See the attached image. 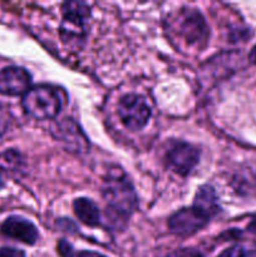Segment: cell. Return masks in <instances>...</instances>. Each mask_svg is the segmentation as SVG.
<instances>
[{
    "mask_svg": "<svg viewBox=\"0 0 256 257\" xmlns=\"http://www.w3.org/2000/svg\"><path fill=\"white\" fill-rule=\"evenodd\" d=\"M107 202L105 217L114 227L124 225L137 207V195L124 173L115 168L108 172L102 187Z\"/></svg>",
    "mask_w": 256,
    "mask_h": 257,
    "instance_id": "1",
    "label": "cell"
},
{
    "mask_svg": "<svg viewBox=\"0 0 256 257\" xmlns=\"http://www.w3.org/2000/svg\"><path fill=\"white\" fill-rule=\"evenodd\" d=\"M23 109L35 119L44 120L55 118L62 108L59 93L50 85H37L24 94Z\"/></svg>",
    "mask_w": 256,
    "mask_h": 257,
    "instance_id": "2",
    "label": "cell"
},
{
    "mask_svg": "<svg viewBox=\"0 0 256 257\" xmlns=\"http://www.w3.org/2000/svg\"><path fill=\"white\" fill-rule=\"evenodd\" d=\"M118 115L125 128L137 132L146 127L151 117V109L147 102L137 94H127L118 103Z\"/></svg>",
    "mask_w": 256,
    "mask_h": 257,
    "instance_id": "3",
    "label": "cell"
},
{
    "mask_svg": "<svg viewBox=\"0 0 256 257\" xmlns=\"http://www.w3.org/2000/svg\"><path fill=\"white\" fill-rule=\"evenodd\" d=\"M200 152L192 145L176 142L171 146L165 155L167 167L181 176H187L197 166Z\"/></svg>",
    "mask_w": 256,
    "mask_h": 257,
    "instance_id": "4",
    "label": "cell"
},
{
    "mask_svg": "<svg viewBox=\"0 0 256 257\" xmlns=\"http://www.w3.org/2000/svg\"><path fill=\"white\" fill-rule=\"evenodd\" d=\"M210 218L196 210L195 207L182 208L178 212L173 213L168 220V227L176 235L187 236L197 232L205 227Z\"/></svg>",
    "mask_w": 256,
    "mask_h": 257,
    "instance_id": "5",
    "label": "cell"
},
{
    "mask_svg": "<svg viewBox=\"0 0 256 257\" xmlns=\"http://www.w3.org/2000/svg\"><path fill=\"white\" fill-rule=\"evenodd\" d=\"M32 77L20 67H8L0 70V94L20 95L29 90Z\"/></svg>",
    "mask_w": 256,
    "mask_h": 257,
    "instance_id": "6",
    "label": "cell"
},
{
    "mask_svg": "<svg viewBox=\"0 0 256 257\" xmlns=\"http://www.w3.org/2000/svg\"><path fill=\"white\" fill-rule=\"evenodd\" d=\"M54 135L58 141L72 152H85L89 147L88 140L82 132L79 125L69 118H64L57 124Z\"/></svg>",
    "mask_w": 256,
    "mask_h": 257,
    "instance_id": "7",
    "label": "cell"
},
{
    "mask_svg": "<svg viewBox=\"0 0 256 257\" xmlns=\"http://www.w3.org/2000/svg\"><path fill=\"white\" fill-rule=\"evenodd\" d=\"M2 233L9 238L34 245L38 240V230L30 221L20 216H10L3 222Z\"/></svg>",
    "mask_w": 256,
    "mask_h": 257,
    "instance_id": "8",
    "label": "cell"
},
{
    "mask_svg": "<svg viewBox=\"0 0 256 257\" xmlns=\"http://www.w3.org/2000/svg\"><path fill=\"white\" fill-rule=\"evenodd\" d=\"M180 34L188 44L205 42L207 38V28L205 20L196 10H186L180 22Z\"/></svg>",
    "mask_w": 256,
    "mask_h": 257,
    "instance_id": "9",
    "label": "cell"
},
{
    "mask_svg": "<svg viewBox=\"0 0 256 257\" xmlns=\"http://www.w3.org/2000/svg\"><path fill=\"white\" fill-rule=\"evenodd\" d=\"M193 207L205 216H207L208 218L217 215L220 207H218L217 196H216L215 190L208 185L198 188L195 196V201H193Z\"/></svg>",
    "mask_w": 256,
    "mask_h": 257,
    "instance_id": "10",
    "label": "cell"
},
{
    "mask_svg": "<svg viewBox=\"0 0 256 257\" xmlns=\"http://www.w3.org/2000/svg\"><path fill=\"white\" fill-rule=\"evenodd\" d=\"M74 213L79 221H82L84 225L88 226H98L99 225V210L95 206L93 201L88 198H77L73 203Z\"/></svg>",
    "mask_w": 256,
    "mask_h": 257,
    "instance_id": "11",
    "label": "cell"
},
{
    "mask_svg": "<svg viewBox=\"0 0 256 257\" xmlns=\"http://www.w3.org/2000/svg\"><path fill=\"white\" fill-rule=\"evenodd\" d=\"M89 8L85 3L80 2H68L63 5V15L65 20L73 23L84 24L85 19L89 17Z\"/></svg>",
    "mask_w": 256,
    "mask_h": 257,
    "instance_id": "12",
    "label": "cell"
},
{
    "mask_svg": "<svg viewBox=\"0 0 256 257\" xmlns=\"http://www.w3.org/2000/svg\"><path fill=\"white\" fill-rule=\"evenodd\" d=\"M23 163V158L20 153L17 151L9 150L0 155V168L4 170V167H12V168H19L20 165Z\"/></svg>",
    "mask_w": 256,
    "mask_h": 257,
    "instance_id": "13",
    "label": "cell"
},
{
    "mask_svg": "<svg viewBox=\"0 0 256 257\" xmlns=\"http://www.w3.org/2000/svg\"><path fill=\"white\" fill-rule=\"evenodd\" d=\"M58 252L62 257H77L73 246L65 240L59 241V243H58Z\"/></svg>",
    "mask_w": 256,
    "mask_h": 257,
    "instance_id": "14",
    "label": "cell"
},
{
    "mask_svg": "<svg viewBox=\"0 0 256 257\" xmlns=\"http://www.w3.org/2000/svg\"><path fill=\"white\" fill-rule=\"evenodd\" d=\"M245 250H243L241 246H232V247H228L227 250H225L223 252H221L217 257H245Z\"/></svg>",
    "mask_w": 256,
    "mask_h": 257,
    "instance_id": "15",
    "label": "cell"
},
{
    "mask_svg": "<svg viewBox=\"0 0 256 257\" xmlns=\"http://www.w3.org/2000/svg\"><path fill=\"white\" fill-rule=\"evenodd\" d=\"M0 257H27L24 251L18 250L13 247H2L0 248Z\"/></svg>",
    "mask_w": 256,
    "mask_h": 257,
    "instance_id": "16",
    "label": "cell"
},
{
    "mask_svg": "<svg viewBox=\"0 0 256 257\" xmlns=\"http://www.w3.org/2000/svg\"><path fill=\"white\" fill-rule=\"evenodd\" d=\"M77 257H107L104 255H102V253L99 252H95V251H80L79 253H78Z\"/></svg>",
    "mask_w": 256,
    "mask_h": 257,
    "instance_id": "17",
    "label": "cell"
},
{
    "mask_svg": "<svg viewBox=\"0 0 256 257\" xmlns=\"http://www.w3.org/2000/svg\"><path fill=\"white\" fill-rule=\"evenodd\" d=\"M248 59H250V62L252 63V64L256 65V45L252 48V50L250 52V55H248Z\"/></svg>",
    "mask_w": 256,
    "mask_h": 257,
    "instance_id": "18",
    "label": "cell"
},
{
    "mask_svg": "<svg viewBox=\"0 0 256 257\" xmlns=\"http://www.w3.org/2000/svg\"><path fill=\"white\" fill-rule=\"evenodd\" d=\"M248 230H250V232L255 233L256 235V221H253V222L250 223V226H248Z\"/></svg>",
    "mask_w": 256,
    "mask_h": 257,
    "instance_id": "19",
    "label": "cell"
},
{
    "mask_svg": "<svg viewBox=\"0 0 256 257\" xmlns=\"http://www.w3.org/2000/svg\"><path fill=\"white\" fill-rule=\"evenodd\" d=\"M4 178H3V170L0 168V190H2L3 187H4Z\"/></svg>",
    "mask_w": 256,
    "mask_h": 257,
    "instance_id": "20",
    "label": "cell"
},
{
    "mask_svg": "<svg viewBox=\"0 0 256 257\" xmlns=\"http://www.w3.org/2000/svg\"><path fill=\"white\" fill-rule=\"evenodd\" d=\"M4 128H5V122H4V119L2 118V114H0V133L4 132V131H3Z\"/></svg>",
    "mask_w": 256,
    "mask_h": 257,
    "instance_id": "21",
    "label": "cell"
}]
</instances>
